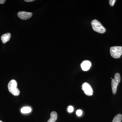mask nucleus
Listing matches in <instances>:
<instances>
[{
    "label": "nucleus",
    "instance_id": "f257e3e1",
    "mask_svg": "<svg viewBox=\"0 0 122 122\" xmlns=\"http://www.w3.org/2000/svg\"><path fill=\"white\" fill-rule=\"evenodd\" d=\"M17 82L14 79L11 80L8 85L9 91L14 96H17L20 95V91L17 88Z\"/></svg>",
    "mask_w": 122,
    "mask_h": 122
},
{
    "label": "nucleus",
    "instance_id": "f03ea898",
    "mask_svg": "<svg viewBox=\"0 0 122 122\" xmlns=\"http://www.w3.org/2000/svg\"><path fill=\"white\" fill-rule=\"evenodd\" d=\"M93 30L95 32L103 34L106 32V29L101 23L97 20H93L91 22Z\"/></svg>",
    "mask_w": 122,
    "mask_h": 122
},
{
    "label": "nucleus",
    "instance_id": "7ed1b4c3",
    "mask_svg": "<svg viewBox=\"0 0 122 122\" xmlns=\"http://www.w3.org/2000/svg\"><path fill=\"white\" fill-rule=\"evenodd\" d=\"M110 52L112 57L115 59L119 58L122 55V46L112 47L110 49Z\"/></svg>",
    "mask_w": 122,
    "mask_h": 122
},
{
    "label": "nucleus",
    "instance_id": "20e7f679",
    "mask_svg": "<svg viewBox=\"0 0 122 122\" xmlns=\"http://www.w3.org/2000/svg\"><path fill=\"white\" fill-rule=\"evenodd\" d=\"M120 76L119 73H116L115 75L114 79H112L111 82L112 88V92L113 94H116L117 90V87L120 81Z\"/></svg>",
    "mask_w": 122,
    "mask_h": 122
},
{
    "label": "nucleus",
    "instance_id": "39448f33",
    "mask_svg": "<svg viewBox=\"0 0 122 122\" xmlns=\"http://www.w3.org/2000/svg\"><path fill=\"white\" fill-rule=\"evenodd\" d=\"M82 88L84 93L87 96H92L93 95V90L89 84L87 82L83 83Z\"/></svg>",
    "mask_w": 122,
    "mask_h": 122
},
{
    "label": "nucleus",
    "instance_id": "423d86ee",
    "mask_svg": "<svg viewBox=\"0 0 122 122\" xmlns=\"http://www.w3.org/2000/svg\"><path fill=\"white\" fill-rule=\"evenodd\" d=\"M32 13L25 11L18 12L17 14L18 17L21 20H26L29 19L32 16Z\"/></svg>",
    "mask_w": 122,
    "mask_h": 122
},
{
    "label": "nucleus",
    "instance_id": "0eeeda50",
    "mask_svg": "<svg viewBox=\"0 0 122 122\" xmlns=\"http://www.w3.org/2000/svg\"><path fill=\"white\" fill-rule=\"evenodd\" d=\"M91 66V62L88 60L83 61L81 64V68L84 71H87L90 69Z\"/></svg>",
    "mask_w": 122,
    "mask_h": 122
},
{
    "label": "nucleus",
    "instance_id": "6e6552de",
    "mask_svg": "<svg viewBox=\"0 0 122 122\" xmlns=\"http://www.w3.org/2000/svg\"><path fill=\"white\" fill-rule=\"evenodd\" d=\"M11 34L10 33H8L5 34L1 36V41L4 44L6 43L9 41L11 38Z\"/></svg>",
    "mask_w": 122,
    "mask_h": 122
},
{
    "label": "nucleus",
    "instance_id": "1a4fd4ad",
    "mask_svg": "<svg viewBox=\"0 0 122 122\" xmlns=\"http://www.w3.org/2000/svg\"><path fill=\"white\" fill-rule=\"evenodd\" d=\"M50 118L49 119L47 122H55L57 118V114L56 112L53 111L51 112L50 114Z\"/></svg>",
    "mask_w": 122,
    "mask_h": 122
},
{
    "label": "nucleus",
    "instance_id": "9d476101",
    "mask_svg": "<svg viewBox=\"0 0 122 122\" xmlns=\"http://www.w3.org/2000/svg\"><path fill=\"white\" fill-rule=\"evenodd\" d=\"M32 111V109L29 107H22L21 110V112L23 114L28 113Z\"/></svg>",
    "mask_w": 122,
    "mask_h": 122
},
{
    "label": "nucleus",
    "instance_id": "9b49d317",
    "mask_svg": "<svg viewBox=\"0 0 122 122\" xmlns=\"http://www.w3.org/2000/svg\"><path fill=\"white\" fill-rule=\"evenodd\" d=\"M122 120V115L121 114H118L114 117L112 122H121Z\"/></svg>",
    "mask_w": 122,
    "mask_h": 122
},
{
    "label": "nucleus",
    "instance_id": "f8f14e48",
    "mask_svg": "<svg viewBox=\"0 0 122 122\" xmlns=\"http://www.w3.org/2000/svg\"><path fill=\"white\" fill-rule=\"evenodd\" d=\"M76 114L78 116H81L82 114V112L81 110H78L76 112Z\"/></svg>",
    "mask_w": 122,
    "mask_h": 122
},
{
    "label": "nucleus",
    "instance_id": "ddd939ff",
    "mask_svg": "<svg viewBox=\"0 0 122 122\" xmlns=\"http://www.w3.org/2000/svg\"><path fill=\"white\" fill-rule=\"evenodd\" d=\"M74 111V108L72 106H69L68 107V111L69 113H72Z\"/></svg>",
    "mask_w": 122,
    "mask_h": 122
},
{
    "label": "nucleus",
    "instance_id": "4468645a",
    "mask_svg": "<svg viewBox=\"0 0 122 122\" xmlns=\"http://www.w3.org/2000/svg\"><path fill=\"white\" fill-rule=\"evenodd\" d=\"M116 1V0H109V3L110 5L111 6H113Z\"/></svg>",
    "mask_w": 122,
    "mask_h": 122
},
{
    "label": "nucleus",
    "instance_id": "2eb2a0df",
    "mask_svg": "<svg viewBox=\"0 0 122 122\" xmlns=\"http://www.w3.org/2000/svg\"><path fill=\"white\" fill-rule=\"evenodd\" d=\"M5 1H6V0H0V4H4Z\"/></svg>",
    "mask_w": 122,
    "mask_h": 122
},
{
    "label": "nucleus",
    "instance_id": "dca6fc26",
    "mask_svg": "<svg viewBox=\"0 0 122 122\" xmlns=\"http://www.w3.org/2000/svg\"><path fill=\"white\" fill-rule=\"evenodd\" d=\"M25 1H26L27 2H33V1H34V0H25Z\"/></svg>",
    "mask_w": 122,
    "mask_h": 122
},
{
    "label": "nucleus",
    "instance_id": "f3484780",
    "mask_svg": "<svg viewBox=\"0 0 122 122\" xmlns=\"http://www.w3.org/2000/svg\"><path fill=\"white\" fill-rule=\"evenodd\" d=\"M0 122H2V121H1V120H0Z\"/></svg>",
    "mask_w": 122,
    "mask_h": 122
}]
</instances>
